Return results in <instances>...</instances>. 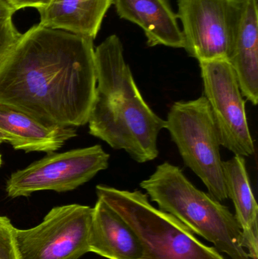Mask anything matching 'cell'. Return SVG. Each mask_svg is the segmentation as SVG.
<instances>
[{"label": "cell", "instance_id": "18", "mask_svg": "<svg viewBox=\"0 0 258 259\" xmlns=\"http://www.w3.org/2000/svg\"><path fill=\"white\" fill-rule=\"evenodd\" d=\"M15 11L25 8H34L39 10L48 6L51 0H6Z\"/></svg>", "mask_w": 258, "mask_h": 259}, {"label": "cell", "instance_id": "14", "mask_svg": "<svg viewBox=\"0 0 258 259\" xmlns=\"http://www.w3.org/2000/svg\"><path fill=\"white\" fill-rule=\"evenodd\" d=\"M227 196L236 209V220L242 229L243 246L248 256L258 258V206L250 184L245 157L234 155L223 161Z\"/></svg>", "mask_w": 258, "mask_h": 259}, {"label": "cell", "instance_id": "10", "mask_svg": "<svg viewBox=\"0 0 258 259\" xmlns=\"http://www.w3.org/2000/svg\"><path fill=\"white\" fill-rule=\"evenodd\" d=\"M112 4L120 18L141 27L148 47L184 49L178 18L168 0H113Z\"/></svg>", "mask_w": 258, "mask_h": 259}, {"label": "cell", "instance_id": "3", "mask_svg": "<svg viewBox=\"0 0 258 259\" xmlns=\"http://www.w3.org/2000/svg\"><path fill=\"white\" fill-rule=\"evenodd\" d=\"M140 187L159 209L213 243L218 252L232 259L250 258L235 214L209 193L197 189L180 167L168 161L159 164Z\"/></svg>", "mask_w": 258, "mask_h": 259}, {"label": "cell", "instance_id": "5", "mask_svg": "<svg viewBox=\"0 0 258 259\" xmlns=\"http://www.w3.org/2000/svg\"><path fill=\"white\" fill-rule=\"evenodd\" d=\"M165 128L169 131L184 164L201 179L209 194L219 202L228 199L221 140L206 97L174 103Z\"/></svg>", "mask_w": 258, "mask_h": 259}, {"label": "cell", "instance_id": "8", "mask_svg": "<svg viewBox=\"0 0 258 259\" xmlns=\"http://www.w3.org/2000/svg\"><path fill=\"white\" fill-rule=\"evenodd\" d=\"M110 155L100 145L48 153L22 170L11 175L6 193L11 198L28 196L35 192L71 191L109 167Z\"/></svg>", "mask_w": 258, "mask_h": 259}, {"label": "cell", "instance_id": "9", "mask_svg": "<svg viewBox=\"0 0 258 259\" xmlns=\"http://www.w3.org/2000/svg\"><path fill=\"white\" fill-rule=\"evenodd\" d=\"M204 97L218 128L221 146L235 154L249 157L255 152L241 92L233 67L227 60L199 62Z\"/></svg>", "mask_w": 258, "mask_h": 259}, {"label": "cell", "instance_id": "19", "mask_svg": "<svg viewBox=\"0 0 258 259\" xmlns=\"http://www.w3.org/2000/svg\"><path fill=\"white\" fill-rule=\"evenodd\" d=\"M16 11L6 1L0 0V21L12 18Z\"/></svg>", "mask_w": 258, "mask_h": 259}, {"label": "cell", "instance_id": "11", "mask_svg": "<svg viewBox=\"0 0 258 259\" xmlns=\"http://www.w3.org/2000/svg\"><path fill=\"white\" fill-rule=\"evenodd\" d=\"M0 131L16 150L26 152H56L65 142L77 137L75 127L48 125L0 104Z\"/></svg>", "mask_w": 258, "mask_h": 259}, {"label": "cell", "instance_id": "4", "mask_svg": "<svg viewBox=\"0 0 258 259\" xmlns=\"http://www.w3.org/2000/svg\"><path fill=\"white\" fill-rule=\"evenodd\" d=\"M95 189L98 199L113 208L137 236L142 247L139 259H225L178 219L153 206L147 194L104 185Z\"/></svg>", "mask_w": 258, "mask_h": 259}, {"label": "cell", "instance_id": "17", "mask_svg": "<svg viewBox=\"0 0 258 259\" xmlns=\"http://www.w3.org/2000/svg\"><path fill=\"white\" fill-rule=\"evenodd\" d=\"M21 35L12 18L0 21V65L12 51Z\"/></svg>", "mask_w": 258, "mask_h": 259}, {"label": "cell", "instance_id": "16", "mask_svg": "<svg viewBox=\"0 0 258 259\" xmlns=\"http://www.w3.org/2000/svg\"><path fill=\"white\" fill-rule=\"evenodd\" d=\"M15 231L10 219L6 216H0V259H19Z\"/></svg>", "mask_w": 258, "mask_h": 259}, {"label": "cell", "instance_id": "20", "mask_svg": "<svg viewBox=\"0 0 258 259\" xmlns=\"http://www.w3.org/2000/svg\"><path fill=\"white\" fill-rule=\"evenodd\" d=\"M3 143H7V138L6 136L0 131V144Z\"/></svg>", "mask_w": 258, "mask_h": 259}, {"label": "cell", "instance_id": "15", "mask_svg": "<svg viewBox=\"0 0 258 259\" xmlns=\"http://www.w3.org/2000/svg\"><path fill=\"white\" fill-rule=\"evenodd\" d=\"M234 70L242 96L258 103V4L247 0L239 33L228 61Z\"/></svg>", "mask_w": 258, "mask_h": 259}, {"label": "cell", "instance_id": "6", "mask_svg": "<svg viewBox=\"0 0 258 259\" xmlns=\"http://www.w3.org/2000/svg\"><path fill=\"white\" fill-rule=\"evenodd\" d=\"M247 0H177L184 50L198 62L229 61Z\"/></svg>", "mask_w": 258, "mask_h": 259}, {"label": "cell", "instance_id": "21", "mask_svg": "<svg viewBox=\"0 0 258 259\" xmlns=\"http://www.w3.org/2000/svg\"><path fill=\"white\" fill-rule=\"evenodd\" d=\"M2 163H3V160H2V155L0 154V166L2 165Z\"/></svg>", "mask_w": 258, "mask_h": 259}, {"label": "cell", "instance_id": "2", "mask_svg": "<svg viewBox=\"0 0 258 259\" xmlns=\"http://www.w3.org/2000/svg\"><path fill=\"white\" fill-rule=\"evenodd\" d=\"M96 92L89 134L145 163L159 156L158 137L165 120L145 103L126 62L121 39L113 34L95 49Z\"/></svg>", "mask_w": 258, "mask_h": 259}, {"label": "cell", "instance_id": "13", "mask_svg": "<svg viewBox=\"0 0 258 259\" xmlns=\"http://www.w3.org/2000/svg\"><path fill=\"white\" fill-rule=\"evenodd\" d=\"M113 0H51L38 10L39 24L95 39Z\"/></svg>", "mask_w": 258, "mask_h": 259}, {"label": "cell", "instance_id": "7", "mask_svg": "<svg viewBox=\"0 0 258 259\" xmlns=\"http://www.w3.org/2000/svg\"><path fill=\"white\" fill-rule=\"evenodd\" d=\"M93 208L71 204L53 208L37 226L15 228L19 259H79L89 250Z\"/></svg>", "mask_w": 258, "mask_h": 259}, {"label": "cell", "instance_id": "12", "mask_svg": "<svg viewBox=\"0 0 258 259\" xmlns=\"http://www.w3.org/2000/svg\"><path fill=\"white\" fill-rule=\"evenodd\" d=\"M89 250L109 259H139L142 255V245L134 231L100 199L93 208Z\"/></svg>", "mask_w": 258, "mask_h": 259}, {"label": "cell", "instance_id": "1", "mask_svg": "<svg viewBox=\"0 0 258 259\" xmlns=\"http://www.w3.org/2000/svg\"><path fill=\"white\" fill-rule=\"evenodd\" d=\"M94 39L38 24L0 65V104L48 125L89 121L96 92Z\"/></svg>", "mask_w": 258, "mask_h": 259}]
</instances>
